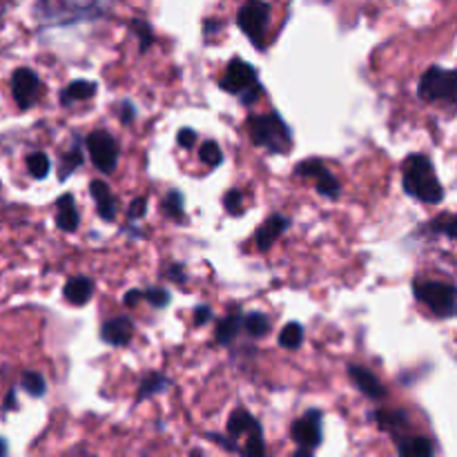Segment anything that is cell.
Here are the masks:
<instances>
[{"mask_svg":"<svg viewBox=\"0 0 457 457\" xmlns=\"http://www.w3.org/2000/svg\"><path fill=\"white\" fill-rule=\"evenodd\" d=\"M401 170H404L401 172V186H404L406 194L431 206L440 204L444 199L442 183L433 170V163L424 154H411L404 161V168Z\"/></svg>","mask_w":457,"mask_h":457,"instance_id":"1","label":"cell"},{"mask_svg":"<svg viewBox=\"0 0 457 457\" xmlns=\"http://www.w3.org/2000/svg\"><path fill=\"white\" fill-rule=\"evenodd\" d=\"M250 136L254 141V145H261L268 152L281 154L290 148V130L283 123V119L277 112H270L263 116H252L250 123Z\"/></svg>","mask_w":457,"mask_h":457,"instance_id":"2","label":"cell"},{"mask_svg":"<svg viewBox=\"0 0 457 457\" xmlns=\"http://www.w3.org/2000/svg\"><path fill=\"white\" fill-rule=\"evenodd\" d=\"M419 99L424 101H444L451 105H457V71L442 69V67H431L424 71V76L419 79L417 87Z\"/></svg>","mask_w":457,"mask_h":457,"instance_id":"3","label":"cell"},{"mask_svg":"<svg viewBox=\"0 0 457 457\" xmlns=\"http://www.w3.org/2000/svg\"><path fill=\"white\" fill-rule=\"evenodd\" d=\"M415 297L428 306L437 317L457 315V288L442 281H417Z\"/></svg>","mask_w":457,"mask_h":457,"instance_id":"4","label":"cell"},{"mask_svg":"<svg viewBox=\"0 0 457 457\" xmlns=\"http://www.w3.org/2000/svg\"><path fill=\"white\" fill-rule=\"evenodd\" d=\"M268 16H270V7L266 3H261V0H248V3L239 9V16H236L239 29L259 49H261V36L268 25Z\"/></svg>","mask_w":457,"mask_h":457,"instance_id":"5","label":"cell"},{"mask_svg":"<svg viewBox=\"0 0 457 457\" xmlns=\"http://www.w3.org/2000/svg\"><path fill=\"white\" fill-rule=\"evenodd\" d=\"M87 150L91 156V163L101 172H114L119 163V145L112 134L107 132H91L87 136Z\"/></svg>","mask_w":457,"mask_h":457,"instance_id":"6","label":"cell"},{"mask_svg":"<svg viewBox=\"0 0 457 457\" xmlns=\"http://www.w3.org/2000/svg\"><path fill=\"white\" fill-rule=\"evenodd\" d=\"M41 79L36 71L27 69V67H21L14 71L11 76V94H14V101L16 105L21 109H29L36 101H39L41 96Z\"/></svg>","mask_w":457,"mask_h":457,"instance_id":"7","label":"cell"},{"mask_svg":"<svg viewBox=\"0 0 457 457\" xmlns=\"http://www.w3.org/2000/svg\"><path fill=\"white\" fill-rule=\"evenodd\" d=\"M254 85H259L257 81V71H254V67L241 59H234L228 69H226V76L221 81V87L226 91H232V94H243V91L252 89Z\"/></svg>","mask_w":457,"mask_h":457,"instance_id":"8","label":"cell"},{"mask_svg":"<svg viewBox=\"0 0 457 457\" xmlns=\"http://www.w3.org/2000/svg\"><path fill=\"white\" fill-rule=\"evenodd\" d=\"M292 440L303 448H317L321 444V413L308 411L292 424Z\"/></svg>","mask_w":457,"mask_h":457,"instance_id":"9","label":"cell"},{"mask_svg":"<svg viewBox=\"0 0 457 457\" xmlns=\"http://www.w3.org/2000/svg\"><path fill=\"white\" fill-rule=\"evenodd\" d=\"M348 375L355 381V386L366 397H371V399H383V397H386V388L381 386V381L371 371H366L363 366H355V363L348 366Z\"/></svg>","mask_w":457,"mask_h":457,"instance_id":"10","label":"cell"},{"mask_svg":"<svg viewBox=\"0 0 457 457\" xmlns=\"http://www.w3.org/2000/svg\"><path fill=\"white\" fill-rule=\"evenodd\" d=\"M132 335H134V326L127 317L109 319L101 328L103 341L112 343V346H127V343H130V339H132Z\"/></svg>","mask_w":457,"mask_h":457,"instance_id":"11","label":"cell"},{"mask_svg":"<svg viewBox=\"0 0 457 457\" xmlns=\"http://www.w3.org/2000/svg\"><path fill=\"white\" fill-rule=\"evenodd\" d=\"M89 192H91V196H94V201H96L99 216L103 219V221H114L119 208H116V199H114V194H112V190H109L107 183L91 181L89 183Z\"/></svg>","mask_w":457,"mask_h":457,"instance_id":"12","label":"cell"},{"mask_svg":"<svg viewBox=\"0 0 457 457\" xmlns=\"http://www.w3.org/2000/svg\"><path fill=\"white\" fill-rule=\"evenodd\" d=\"M286 228H288V219L281 214H272L270 219H266L263 226L257 230V236H254V239H257V248L259 250L272 248V243L286 232Z\"/></svg>","mask_w":457,"mask_h":457,"instance_id":"13","label":"cell"},{"mask_svg":"<svg viewBox=\"0 0 457 457\" xmlns=\"http://www.w3.org/2000/svg\"><path fill=\"white\" fill-rule=\"evenodd\" d=\"M63 295L71 306H85L91 299V295H94V281L87 277L69 279L63 288Z\"/></svg>","mask_w":457,"mask_h":457,"instance_id":"14","label":"cell"},{"mask_svg":"<svg viewBox=\"0 0 457 457\" xmlns=\"http://www.w3.org/2000/svg\"><path fill=\"white\" fill-rule=\"evenodd\" d=\"M56 208H59L56 210V226L63 232H74L79 228V221H81L79 210L74 206V196H71V194H63L59 199Z\"/></svg>","mask_w":457,"mask_h":457,"instance_id":"15","label":"cell"},{"mask_svg":"<svg viewBox=\"0 0 457 457\" xmlns=\"http://www.w3.org/2000/svg\"><path fill=\"white\" fill-rule=\"evenodd\" d=\"M94 94H96V83H91V81H74V83H69V87H65L61 91V103L69 105V103H74V101L91 99Z\"/></svg>","mask_w":457,"mask_h":457,"instance_id":"16","label":"cell"},{"mask_svg":"<svg viewBox=\"0 0 457 457\" xmlns=\"http://www.w3.org/2000/svg\"><path fill=\"white\" fill-rule=\"evenodd\" d=\"M397 453L404 457H431L433 444L428 437H411V440H399Z\"/></svg>","mask_w":457,"mask_h":457,"instance_id":"17","label":"cell"},{"mask_svg":"<svg viewBox=\"0 0 457 457\" xmlns=\"http://www.w3.org/2000/svg\"><path fill=\"white\" fill-rule=\"evenodd\" d=\"M375 422L381 431L395 433L397 428H404L408 424V415L404 411H377Z\"/></svg>","mask_w":457,"mask_h":457,"instance_id":"18","label":"cell"},{"mask_svg":"<svg viewBox=\"0 0 457 457\" xmlns=\"http://www.w3.org/2000/svg\"><path fill=\"white\" fill-rule=\"evenodd\" d=\"M254 424L257 422H254V417L248 411H234L228 419V433L232 437H239L243 433H250Z\"/></svg>","mask_w":457,"mask_h":457,"instance_id":"19","label":"cell"},{"mask_svg":"<svg viewBox=\"0 0 457 457\" xmlns=\"http://www.w3.org/2000/svg\"><path fill=\"white\" fill-rule=\"evenodd\" d=\"M301 341H303V328H301V323H297V321L286 323L281 335H279V343L283 346V348L297 351L299 346H301Z\"/></svg>","mask_w":457,"mask_h":457,"instance_id":"20","label":"cell"},{"mask_svg":"<svg viewBox=\"0 0 457 457\" xmlns=\"http://www.w3.org/2000/svg\"><path fill=\"white\" fill-rule=\"evenodd\" d=\"M241 323L243 321L239 319V315H228L221 323L216 326V341L219 343H230L236 337V333H239Z\"/></svg>","mask_w":457,"mask_h":457,"instance_id":"21","label":"cell"},{"mask_svg":"<svg viewBox=\"0 0 457 457\" xmlns=\"http://www.w3.org/2000/svg\"><path fill=\"white\" fill-rule=\"evenodd\" d=\"M21 386L31 395V397H43L45 391H47V383H45V377L41 373H36V371H27L23 373L21 377Z\"/></svg>","mask_w":457,"mask_h":457,"instance_id":"22","label":"cell"},{"mask_svg":"<svg viewBox=\"0 0 457 457\" xmlns=\"http://www.w3.org/2000/svg\"><path fill=\"white\" fill-rule=\"evenodd\" d=\"M170 386V379L168 377H163V375H150V377H145L141 381V388H139V399H145V397H150V395H156L161 391H166Z\"/></svg>","mask_w":457,"mask_h":457,"instance_id":"23","label":"cell"},{"mask_svg":"<svg viewBox=\"0 0 457 457\" xmlns=\"http://www.w3.org/2000/svg\"><path fill=\"white\" fill-rule=\"evenodd\" d=\"M243 328H246V333L252 335V337H263L270 331V321L261 313H250L243 319Z\"/></svg>","mask_w":457,"mask_h":457,"instance_id":"24","label":"cell"},{"mask_svg":"<svg viewBox=\"0 0 457 457\" xmlns=\"http://www.w3.org/2000/svg\"><path fill=\"white\" fill-rule=\"evenodd\" d=\"M49 166L51 163H49L47 154H43V152H34L27 156V170L34 179H45L49 174Z\"/></svg>","mask_w":457,"mask_h":457,"instance_id":"25","label":"cell"},{"mask_svg":"<svg viewBox=\"0 0 457 457\" xmlns=\"http://www.w3.org/2000/svg\"><path fill=\"white\" fill-rule=\"evenodd\" d=\"M243 455H250V457H259V455H263L266 453V446H263V433H261V426H259V422L252 426V431H250V435H248V444L243 446V451H241Z\"/></svg>","mask_w":457,"mask_h":457,"instance_id":"26","label":"cell"},{"mask_svg":"<svg viewBox=\"0 0 457 457\" xmlns=\"http://www.w3.org/2000/svg\"><path fill=\"white\" fill-rule=\"evenodd\" d=\"M199 156H201V161H204L208 168H219V166H221V161H224L221 148H219L214 141H206L204 145H201Z\"/></svg>","mask_w":457,"mask_h":457,"instance_id":"27","label":"cell"},{"mask_svg":"<svg viewBox=\"0 0 457 457\" xmlns=\"http://www.w3.org/2000/svg\"><path fill=\"white\" fill-rule=\"evenodd\" d=\"M433 232H444L451 239H457V214H444L437 216L435 221L428 224Z\"/></svg>","mask_w":457,"mask_h":457,"instance_id":"28","label":"cell"},{"mask_svg":"<svg viewBox=\"0 0 457 457\" xmlns=\"http://www.w3.org/2000/svg\"><path fill=\"white\" fill-rule=\"evenodd\" d=\"M163 210H166V214L170 219H174V221H181L183 219V194L179 190L168 192L166 201H163Z\"/></svg>","mask_w":457,"mask_h":457,"instance_id":"29","label":"cell"},{"mask_svg":"<svg viewBox=\"0 0 457 457\" xmlns=\"http://www.w3.org/2000/svg\"><path fill=\"white\" fill-rule=\"evenodd\" d=\"M317 192H319L321 196H328V199H337V196H339V181L326 170V172L317 179Z\"/></svg>","mask_w":457,"mask_h":457,"instance_id":"30","label":"cell"},{"mask_svg":"<svg viewBox=\"0 0 457 457\" xmlns=\"http://www.w3.org/2000/svg\"><path fill=\"white\" fill-rule=\"evenodd\" d=\"M79 166H83V154H81V148H79V143H76L74 148H71V152H67V154L63 156V163H61V179H67Z\"/></svg>","mask_w":457,"mask_h":457,"instance_id":"31","label":"cell"},{"mask_svg":"<svg viewBox=\"0 0 457 457\" xmlns=\"http://www.w3.org/2000/svg\"><path fill=\"white\" fill-rule=\"evenodd\" d=\"M130 27L132 31L139 36L141 41V51H148V47L154 43V34H152V27L145 23V21H139V18H134V21H130Z\"/></svg>","mask_w":457,"mask_h":457,"instance_id":"32","label":"cell"},{"mask_svg":"<svg viewBox=\"0 0 457 457\" xmlns=\"http://www.w3.org/2000/svg\"><path fill=\"white\" fill-rule=\"evenodd\" d=\"M323 172H326L323 163L317 161V159H308V161H303V163H299V166H297V174H301V176H315V179H319Z\"/></svg>","mask_w":457,"mask_h":457,"instance_id":"33","label":"cell"},{"mask_svg":"<svg viewBox=\"0 0 457 457\" xmlns=\"http://www.w3.org/2000/svg\"><path fill=\"white\" fill-rule=\"evenodd\" d=\"M145 299H148L154 308H163L170 303V292L163 288H150V290H145Z\"/></svg>","mask_w":457,"mask_h":457,"instance_id":"34","label":"cell"},{"mask_svg":"<svg viewBox=\"0 0 457 457\" xmlns=\"http://www.w3.org/2000/svg\"><path fill=\"white\" fill-rule=\"evenodd\" d=\"M241 201H243V194L239 190H230L224 199V204H226V210L230 214H239L241 212Z\"/></svg>","mask_w":457,"mask_h":457,"instance_id":"35","label":"cell"},{"mask_svg":"<svg viewBox=\"0 0 457 457\" xmlns=\"http://www.w3.org/2000/svg\"><path fill=\"white\" fill-rule=\"evenodd\" d=\"M176 143L181 145L183 150L194 148V143H196V132H194V130H190V127H183V130L179 132V136H176Z\"/></svg>","mask_w":457,"mask_h":457,"instance_id":"36","label":"cell"},{"mask_svg":"<svg viewBox=\"0 0 457 457\" xmlns=\"http://www.w3.org/2000/svg\"><path fill=\"white\" fill-rule=\"evenodd\" d=\"M145 206H148V201H145V199H134L130 210H127V219H130V221H136V219H141L145 214Z\"/></svg>","mask_w":457,"mask_h":457,"instance_id":"37","label":"cell"},{"mask_svg":"<svg viewBox=\"0 0 457 457\" xmlns=\"http://www.w3.org/2000/svg\"><path fill=\"white\" fill-rule=\"evenodd\" d=\"M212 319V310L210 306H199L194 308V326H204Z\"/></svg>","mask_w":457,"mask_h":457,"instance_id":"38","label":"cell"},{"mask_svg":"<svg viewBox=\"0 0 457 457\" xmlns=\"http://www.w3.org/2000/svg\"><path fill=\"white\" fill-rule=\"evenodd\" d=\"M259 94H261V85H254L252 89H248V91H243V94H241V103L243 105H252L254 101L259 99Z\"/></svg>","mask_w":457,"mask_h":457,"instance_id":"39","label":"cell"},{"mask_svg":"<svg viewBox=\"0 0 457 457\" xmlns=\"http://www.w3.org/2000/svg\"><path fill=\"white\" fill-rule=\"evenodd\" d=\"M134 116H136L134 105L123 103V107H121V121H123V123H132V121H134Z\"/></svg>","mask_w":457,"mask_h":457,"instance_id":"40","label":"cell"},{"mask_svg":"<svg viewBox=\"0 0 457 457\" xmlns=\"http://www.w3.org/2000/svg\"><path fill=\"white\" fill-rule=\"evenodd\" d=\"M139 299H145V292H141V290H130V292H127V295H125V306H134Z\"/></svg>","mask_w":457,"mask_h":457,"instance_id":"41","label":"cell"},{"mask_svg":"<svg viewBox=\"0 0 457 457\" xmlns=\"http://www.w3.org/2000/svg\"><path fill=\"white\" fill-rule=\"evenodd\" d=\"M168 274L172 277V281H186V274H183V268L181 266H172L168 270Z\"/></svg>","mask_w":457,"mask_h":457,"instance_id":"42","label":"cell"},{"mask_svg":"<svg viewBox=\"0 0 457 457\" xmlns=\"http://www.w3.org/2000/svg\"><path fill=\"white\" fill-rule=\"evenodd\" d=\"M11 408H16V391L14 388L5 397V411H11Z\"/></svg>","mask_w":457,"mask_h":457,"instance_id":"43","label":"cell"},{"mask_svg":"<svg viewBox=\"0 0 457 457\" xmlns=\"http://www.w3.org/2000/svg\"><path fill=\"white\" fill-rule=\"evenodd\" d=\"M7 448H9V446H7V442L3 440V437H0V455H5V453H7Z\"/></svg>","mask_w":457,"mask_h":457,"instance_id":"44","label":"cell"}]
</instances>
